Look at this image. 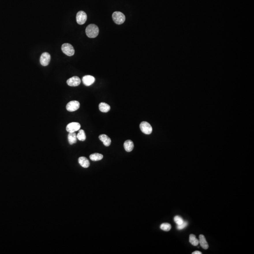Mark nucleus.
<instances>
[{"instance_id": "f257e3e1", "label": "nucleus", "mask_w": 254, "mask_h": 254, "mask_svg": "<svg viewBox=\"0 0 254 254\" xmlns=\"http://www.w3.org/2000/svg\"><path fill=\"white\" fill-rule=\"evenodd\" d=\"M99 28L95 24H90L86 28V33L88 37L94 38L97 37L99 33Z\"/></svg>"}, {"instance_id": "f03ea898", "label": "nucleus", "mask_w": 254, "mask_h": 254, "mask_svg": "<svg viewBox=\"0 0 254 254\" xmlns=\"http://www.w3.org/2000/svg\"><path fill=\"white\" fill-rule=\"evenodd\" d=\"M112 18L114 21V23L117 25H121L123 24L125 21V16L124 15L119 12H115L113 13Z\"/></svg>"}, {"instance_id": "7ed1b4c3", "label": "nucleus", "mask_w": 254, "mask_h": 254, "mask_svg": "<svg viewBox=\"0 0 254 254\" xmlns=\"http://www.w3.org/2000/svg\"><path fill=\"white\" fill-rule=\"evenodd\" d=\"M61 50L64 53L68 56H72L74 54V47L69 43H64L62 45Z\"/></svg>"}, {"instance_id": "20e7f679", "label": "nucleus", "mask_w": 254, "mask_h": 254, "mask_svg": "<svg viewBox=\"0 0 254 254\" xmlns=\"http://www.w3.org/2000/svg\"><path fill=\"white\" fill-rule=\"evenodd\" d=\"M140 128L143 133L146 135H149L152 132V128L151 125L146 122H143L140 123Z\"/></svg>"}, {"instance_id": "39448f33", "label": "nucleus", "mask_w": 254, "mask_h": 254, "mask_svg": "<svg viewBox=\"0 0 254 254\" xmlns=\"http://www.w3.org/2000/svg\"><path fill=\"white\" fill-rule=\"evenodd\" d=\"M80 106L79 102L77 101H71L69 102L66 105V108L69 112H74L77 110Z\"/></svg>"}, {"instance_id": "423d86ee", "label": "nucleus", "mask_w": 254, "mask_h": 254, "mask_svg": "<svg viewBox=\"0 0 254 254\" xmlns=\"http://www.w3.org/2000/svg\"><path fill=\"white\" fill-rule=\"evenodd\" d=\"M87 16L85 12L80 11L76 15V21L79 25H83L86 21Z\"/></svg>"}, {"instance_id": "0eeeda50", "label": "nucleus", "mask_w": 254, "mask_h": 254, "mask_svg": "<svg viewBox=\"0 0 254 254\" xmlns=\"http://www.w3.org/2000/svg\"><path fill=\"white\" fill-rule=\"evenodd\" d=\"M81 128V125L78 122H73L69 123L66 127V131L69 133H73L79 130Z\"/></svg>"}, {"instance_id": "6e6552de", "label": "nucleus", "mask_w": 254, "mask_h": 254, "mask_svg": "<svg viewBox=\"0 0 254 254\" xmlns=\"http://www.w3.org/2000/svg\"><path fill=\"white\" fill-rule=\"evenodd\" d=\"M51 57L50 54L48 52H44L41 55L40 57V63L42 66H46L50 63Z\"/></svg>"}, {"instance_id": "1a4fd4ad", "label": "nucleus", "mask_w": 254, "mask_h": 254, "mask_svg": "<svg viewBox=\"0 0 254 254\" xmlns=\"http://www.w3.org/2000/svg\"><path fill=\"white\" fill-rule=\"evenodd\" d=\"M81 82V79L77 76H74L70 78L66 81L67 84L69 86L72 87L77 86L80 84Z\"/></svg>"}, {"instance_id": "9d476101", "label": "nucleus", "mask_w": 254, "mask_h": 254, "mask_svg": "<svg viewBox=\"0 0 254 254\" xmlns=\"http://www.w3.org/2000/svg\"><path fill=\"white\" fill-rule=\"evenodd\" d=\"M95 81V78L91 75H85L83 78V83L87 86H89L93 84Z\"/></svg>"}, {"instance_id": "9b49d317", "label": "nucleus", "mask_w": 254, "mask_h": 254, "mask_svg": "<svg viewBox=\"0 0 254 254\" xmlns=\"http://www.w3.org/2000/svg\"><path fill=\"white\" fill-rule=\"evenodd\" d=\"M99 139L103 143L104 146H109L111 144V139L108 136L105 134H102L99 136Z\"/></svg>"}, {"instance_id": "f8f14e48", "label": "nucleus", "mask_w": 254, "mask_h": 254, "mask_svg": "<svg viewBox=\"0 0 254 254\" xmlns=\"http://www.w3.org/2000/svg\"><path fill=\"white\" fill-rule=\"evenodd\" d=\"M134 145L132 141L130 140H126L124 143V147L126 151L128 152H130L132 151L133 149Z\"/></svg>"}, {"instance_id": "ddd939ff", "label": "nucleus", "mask_w": 254, "mask_h": 254, "mask_svg": "<svg viewBox=\"0 0 254 254\" xmlns=\"http://www.w3.org/2000/svg\"><path fill=\"white\" fill-rule=\"evenodd\" d=\"M78 162L83 168H87L89 166L90 163L88 159L85 157H81L78 159Z\"/></svg>"}, {"instance_id": "4468645a", "label": "nucleus", "mask_w": 254, "mask_h": 254, "mask_svg": "<svg viewBox=\"0 0 254 254\" xmlns=\"http://www.w3.org/2000/svg\"><path fill=\"white\" fill-rule=\"evenodd\" d=\"M199 243L203 249H207L208 248V245L204 235L201 234L199 236Z\"/></svg>"}, {"instance_id": "2eb2a0df", "label": "nucleus", "mask_w": 254, "mask_h": 254, "mask_svg": "<svg viewBox=\"0 0 254 254\" xmlns=\"http://www.w3.org/2000/svg\"><path fill=\"white\" fill-rule=\"evenodd\" d=\"M68 139L69 143L70 145H73L76 143L77 140L76 133L74 132L69 133L68 135Z\"/></svg>"}, {"instance_id": "dca6fc26", "label": "nucleus", "mask_w": 254, "mask_h": 254, "mask_svg": "<svg viewBox=\"0 0 254 254\" xmlns=\"http://www.w3.org/2000/svg\"><path fill=\"white\" fill-rule=\"evenodd\" d=\"M110 107L109 104L107 103L102 102L99 104V110L103 113H107L110 110Z\"/></svg>"}, {"instance_id": "f3484780", "label": "nucleus", "mask_w": 254, "mask_h": 254, "mask_svg": "<svg viewBox=\"0 0 254 254\" xmlns=\"http://www.w3.org/2000/svg\"><path fill=\"white\" fill-rule=\"evenodd\" d=\"M90 160L94 161H99L103 159V155L101 154L95 153L92 154L89 156Z\"/></svg>"}, {"instance_id": "a211bd4d", "label": "nucleus", "mask_w": 254, "mask_h": 254, "mask_svg": "<svg viewBox=\"0 0 254 254\" xmlns=\"http://www.w3.org/2000/svg\"><path fill=\"white\" fill-rule=\"evenodd\" d=\"M189 242L192 245L195 246L198 245L199 243V241L196 237L195 235L193 234H191L190 235Z\"/></svg>"}, {"instance_id": "6ab92c4d", "label": "nucleus", "mask_w": 254, "mask_h": 254, "mask_svg": "<svg viewBox=\"0 0 254 254\" xmlns=\"http://www.w3.org/2000/svg\"><path fill=\"white\" fill-rule=\"evenodd\" d=\"M77 138L80 141H85L86 139V136L85 132L83 130H79V132L77 135Z\"/></svg>"}, {"instance_id": "aec40b11", "label": "nucleus", "mask_w": 254, "mask_h": 254, "mask_svg": "<svg viewBox=\"0 0 254 254\" xmlns=\"http://www.w3.org/2000/svg\"><path fill=\"white\" fill-rule=\"evenodd\" d=\"M160 228L163 231H170V229L171 228V226L170 224L166 223L161 224L160 225Z\"/></svg>"}, {"instance_id": "412c9836", "label": "nucleus", "mask_w": 254, "mask_h": 254, "mask_svg": "<svg viewBox=\"0 0 254 254\" xmlns=\"http://www.w3.org/2000/svg\"><path fill=\"white\" fill-rule=\"evenodd\" d=\"M174 220L175 222L177 224V225H179L182 224L184 221L183 218L179 216H175L174 217Z\"/></svg>"}, {"instance_id": "4be33fe9", "label": "nucleus", "mask_w": 254, "mask_h": 254, "mask_svg": "<svg viewBox=\"0 0 254 254\" xmlns=\"http://www.w3.org/2000/svg\"><path fill=\"white\" fill-rule=\"evenodd\" d=\"M188 222L187 221H184V222L182 224L179 225H177V228L178 230H182L184 228H186L187 225H188Z\"/></svg>"}, {"instance_id": "5701e85b", "label": "nucleus", "mask_w": 254, "mask_h": 254, "mask_svg": "<svg viewBox=\"0 0 254 254\" xmlns=\"http://www.w3.org/2000/svg\"><path fill=\"white\" fill-rule=\"evenodd\" d=\"M193 254H201L202 253L201 252L199 251H195L193 252L192 253Z\"/></svg>"}]
</instances>
